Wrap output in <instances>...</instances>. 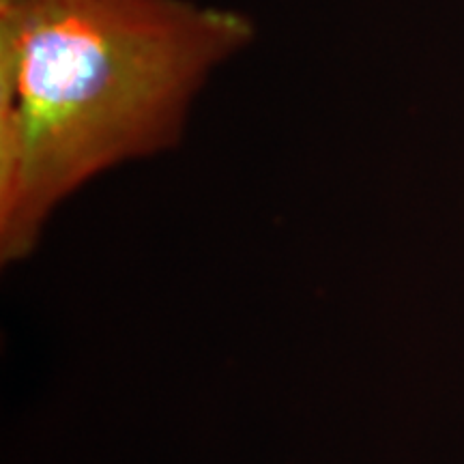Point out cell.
I'll list each match as a JSON object with an SVG mask.
<instances>
[{
	"mask_svg": "<svg viewBox=\"0 0 464 464\" xmlns=\"http://www.w3.org/2000/svg\"><path fill=\"white\" fill-rule=\"evenodd\" d=\"M256 34L246 11L200 0H0L5 258L80 185L177 147Z\"/></svg>",
	"mask_w": 464,
	"mask_h": 464,
	"instance_id": "cell-1",
	"label": "cell"
}]
</instances>
